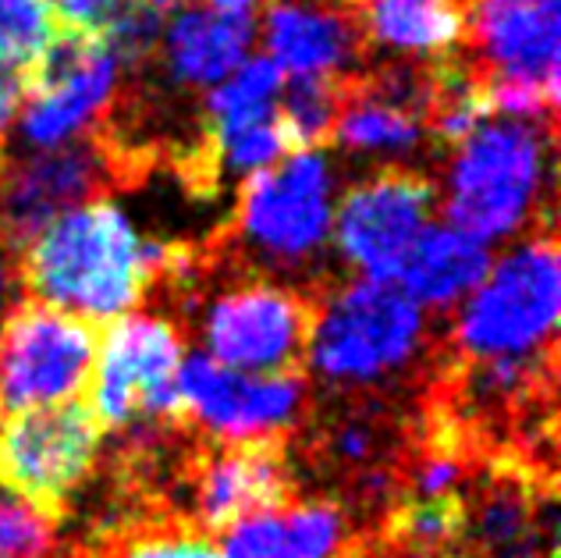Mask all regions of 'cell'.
Masks as SVG:
<instances>
[{
	"label": "cell",
	"instance_id": "cb8c5ba5",
	"mask_svg": "<svg viewBox=\"0 0 561 558\" xmlns=\"http://www.w3.org/2000/svg\"><path fill=\"white\" fill-rule=\"evenodd\" d=\"M210 143L217 150V164L228 174H239V179L263 174L267 168H274L277 160H285L291 153V143L285 136V125H280L277 111L245 117V122H231V125H214Z\"/></svg>",
	"mask_w": 561,
	"mask_h": 558
},
{
	"label": "cell",
	"instance_id": "44dd1931",
	"mask_svg": "<svg viewBox=\"0 0 561 558\" xmlns=\"http://www.w3.org/2000/svg\"><path fill=\"white\" fill-rule=\"evenodd\" d=\"M551 509H540L529 480L497 477L477 494L472 509L462 505V537L491 558H529L543 534H551Z\"/></svg>",
	"mask_w": 561,
	"mask_h": 558
},
{
	"label": "cell",
	"instance_id": "6da1fadb",
	"mask_svg": "<svg viewBox=\"0 0 561 558\" xmlns=\"http://www.w3.org/2000/svg\"><path fill=\"white\" fill-rule=\"evenodd\" d=\"M174 260L164 246L146 242L114 200L93 196L28 239L22 271L36 303L85 324H114Z\"/></svg>",
	"mask_w": 561,
	"mask_h": 558
},
{
	"label": "cell",
	"instance_id": "d590c367",
	"mask_svg": "<svg viewBox=\"0 0 561 558\" xmlns=\"http://www.w3.org/2000/svg\"><path fill=\"white\" fill-rule=\"evenodd\" d=\"M348 558H366V555H348Z\"/></svg>",
	"mask_w": 561,
	"mask_h": 558
},
{
	"label": "cell",
	"instance_id": "ffe728a7",
	"mask_svg": "<svg viewBox=\"0 0 561 558\" xmlns=\"http://www.w3.org/2000/svg\"><path fill=\"white\" fill-rule=\"evenodd\" d=\"M486 267H491V246L445 221L426 228V235L412 249V257L405 260L394 285L423 314L451 310V306H459L483 282Z\"/></svg>",
	"mask_w": 561,
	"mask_h": 558
},
{
	"label": "cell",
	"instance_id": "1f68e13d",
	"mask_svg": "<svg viewBox=\"0 0 561 558\" xmlns=\"http://www.w3.org/2000/svg\"><path fill=\"white\" fill-rule=\"evenodd\" d=\"M331 452H334L337 463L356 466L359 474L363 469H370L374 455H377V423L363 420V417L337 423V431L331 437Z\"/></svg>",
	"mask_w": 561,
	"mask_h": 558
},
{
	"label": "cell",
	"instance_id": "603a6c76",
	"mask_svg": "<svg viewBox=\"0 0 561 558\" xmlns=\"http://www.w3.org/2000/svg\"><path fill=\"white\" fill-rule=\"evenodd\" d=\"M285 93V76L277 71L271 57H245L225 82H217L206 96V122L231 125L245 117L274 114Z\"/></svg>",
	"mask_w": 561,
	"mask_h": 558
},
{
	"label": "cell",
	"instance_id": "83f0119b",
	"mask_svg": "<svg viewBox=\"0 0 561 558\" xmlns=\"http://www.w3.org/2000/svg\"><path fill=\"white\" fill-rule=\"evenodd\" d=\"M54 548V523L47 509L0 488V558H47Z\"/></svg>",
	"mask_w": 561,
	"mask_h": 558
},
{
	"label": "cell",
	"instance_id": "d4e9b609",
	"mask_svg": "<svg viewBox=\"0 0 561 558\" xmlns=\"http://www.w3.org/2000/svg\"><path fill=\"white\" fill-rule=\"evenodd\" d=\"M462 537V502H409L391 516V540L409 558H437Z\"/></svg>",
	"mask_w": 561,
	"mask_h": 558
},
{
	"label": "cell",
	"instance_id": "7402d4cb",
	"mask_svg": "<svg viewBox=\"0 0 561 558\" xmlns=\"http://www.w3.org/2000/svg\"><path fill=\"white\" fill-rule=\"evenodd\" d=\"M363 33L398 57H445L466 36L459 0H366Z\"/></svg>",
	"mask_w": 561,
	"mask_h": 558
},
{
	"label": "cell",
	"instance_id": "9c48e42d",
	"mask_svg": "<svg viewBox=\"0 0 561 558\" xmlns=\"http://www.w3.org/2000/svg\"><path fill=\"white\" fill-rule=\"evenodd\" d=\"M434 185L412 171H377L337 196L331 242L359 282L394 285L434 225Z\"/></svg>",
	"mask_w": 561,
	"mask_h": 558
},
{
	"label": "cell",
	"instance_id": "9a60e30c",
	"mask_svg": "<svg viewBox=\"0 0 561 558\" xmlns=\"http://www.w3.org/2000/svg\"><path fill=\"white\" fill-rule=\"evenodd\" d=\"M103 179V157L90 143L36 150L0 171V231L11 246H28V239L47 228L54 217L93 200Z\"/></svg>",
	"mask_w": 561,
	"mask_h": 558
},
{
	"label": "cell",
	"instance_id": "4dcf8cb0",
	"mask_svg": "<svg viewBox=\"0 0 561 558\" xmlns=\"http://www.w3.org/2000/svg\"><path fill=\"white\" fill-rule=\"evenodd\" d=\"M131 0H47L54 22L68 25L79 36H100Z\"/></svg>",
	"mask_w": 561,
	"mask_h": 558
},
{
	"label": "cell",
	"instance_id": "8d00e7d4",
	"mask_svg": "<svg viewBox=\"0 0 561 558\" xmlns=\"http://www.w3.org/2000/svg\"><path fill=\"white\" fill-rule=\"evenodd\" d=\"M529 558H537V555H529Z\"/></svg>",
	"mask_w": 561,
	"mask_h": 558
},
{
	"label": "cell",
	"instance_id": "484cf974",
	"mask_svg": "<svg viewBox=\"0 0 561 558\" xmlns=\"http://www.w3.org/2000/svg\"><path fill=\"white\" fill-rule=\"evenodd\" d=\"M57 22L47 0H0V65L33 71L54 47Z\"/></svg>",
	"mask_w": 561,
	"mask_h": 558
},
{
	"label": "cell",
	"instance_id": "e575fe53",
	"mask_svg": "<svg viewBox=\"0 0 561 558\" xmlns=\"http://www.w3.org/2000/svg\"><path fill=\"white\" fill-rule=\"evenodd\" d=\"M8 292H11V267H8V260L0 257V306L8 303Z\"/></svg>",
	"mask_w": 561,
	"mask_h": 558
},
{
	"label": "cell",
	"instance_id": "8fae6325",
	"mask_svg": "<svg viewBox=\"0 0 561 558\" xmlns=\"http://www.w3.org/2000/svg\"><path fill=\"white\" fill-rule=\"evenodd\" d=\"M309 317L313 310L306 299L285 285L245 282L225 288L203 310V356L245 374L295 371L306 352Z\"/></svg>",
	"mask_w": 561,
	"mask_h": 558
},
{
	"label": "cell",
	"instance_id": "52a82bcc",
	"mask_svg": "<svg viewBox=\"0 0 561 558\" xmlns=\"http://www.w3.org/2000/svg\"><path fill=\"white\" fill-rule=\"evenodd\" d=\"M93 363V324L43 303L14 306L0 324V413L71 406L90 388Z\"/></svg>",
	"mask_w": 561,
	"mask_h": 558
},
{
	"label": "cell",
	"instance_id": "5bb4252c",
	"mask_svg": "<svg viewBox=\"0 0 561 558\" xmlns=\"http://www.w3.org/2000/svg\"><path fill=\"white\" fill-rule=\"evenodd\" d=\"M260 0H188L160 29L168 79L185 90H214L253 57Z\"/></svg>",
	"mask_w": 561,
	"mask_h": 558
},
{
	"label": "cell",
	"instance_id": "2e32d148",
	"mask_svg": "<svg viewBox=\"0 0 561 558\" xmlns=\"http://www.w3.org/2000/svg\"><path fill=\"white\" fill-rule=\"evenodd\" d=\"M263 47L285 79L334 82L359 54V25L320 0H271L260 19Z\"/></svg>",
	"mask_w": 561,
	"mask_h": 558
},
{
	"label": "cell",
	"instance_id": "30bf717a",
	"mask_svg": "<svg viewBox=\"0 0 561 558\" xmlns=\"http://www.w3.org/2000/svg\"><path fill=\"white\" fill-rule=\"evenodd\" d=\"M179 413L225 445H271L306 413V380L295 371L245 374L192 356L179 371Z\"/></svg>",
	"mask_w": 561,
	"mask_h": 558
},
{
	"label": "cell",
	"instance_id": "e0dca14e",
	"mask_svg": "<svg viewBox=\"0 0 561 558\" xmlns=\"http://www.w3.org/2000/svg\"><path fill=\"white\" fill-rule=\"evenodd\" d=\"M288 466L274 445H225L196 469L192 509L206 531H228L288 498Z\"/></svg>",
	"mask_w": 561,
	"mask_h": 558
},
{
	"label": "cell",
	"instance_id": "277c9868",
	"mask_svg": "<svg viewBox=\"0 0 561 558\" xmlns=\"http://www.w3.org/2000/svg\"><path fill=\"white\" fill-rule=\"evenodd\" d=\"M426 314L398 285L352 282L309 317V371L337 388L380 385L420 356Z\"/></svg>",
	"mask_w": 561,
	"mask_h": 558
},
{
	"label": "cell",
	"instance_id": "d6986e66",
	"mask_svg": "<svg viewBox=\"0 0 561 558\" xmlns=\"http://www.w3.org/2000/svg\"><path fill=\"white\" fill-rule=\"evenodd\" d=\"M348 516L334 502H299L245 516L225 531L220 558H342Z\"/></svg>",
	"mask_w": 561,
	"mask_h": 558
},
{
	"label": "cell",
	"instance_id": "f546056e",
	"mask_svg": "<svg viewBox=\"0 0 561 558\" xmlns=\"http://www.w3.org/2000/svg\"><path fill=\"white\" fill-rule=\"evenodd\" d=\"M462 455L445 448H434V452H423L416 466L409 469V491H412V502H440V498H455L462 483Z\"/></svg>",
	"mask_w": 561,
	"mask_h": 558
},
{
	"label": "cell",
	"instance_id": "ac0fdd59",
	"mask_svg": "<svg viewBox=\"0 0 561 558\" xmlns=\"http://www.w3.org/2000/svg\"><path fill=\"white\" fill-rule=\"evenodd\" d=\"M402 68L356 93H342L331 136L352 157L398 160L416 153L426 136L423 93Z\"/></svg>",
	"mask_w": 561,
	"mask_h": 558
},
{
	"label": "cell",
	"instance_id": "ba28073f",
	"mask_svg": "<svg viewBox=\"0 0 561 558\" xmlns=\"http://www.w3.org/2000/svg\"><path fill=\"white\" fill-rule=\"evenodd\" d=\"M117 82L122 57L100 36L68 33L65 39H54V47L33 68V82L22 93L14 117L28 153L76 146L111 111Z\"/></svg>",
	"mask_w": 561,
	"mask_h": 558
},
{
	"label": "cell",
	"instance_id": "4316f807",
	"mask_svg": "<svg viewBox=\"0 0 561 558\" xmlns=\"http://www.w3.org/2000/svg\"><path fill=\"white\" fill-rule=\"evenodd\" d=\"M337 104H342V93L334 90V82L291 79V86H285L277 117L295 150H317V143L331 136Z\"/></svg>",
	"mask_w": 561,
	"mask_h": 558
},
{
	"label": "cell",
	"instance_id": "5b68a950",
	"mask_svg": "<svg viewBox=\"0 0 561 558\" xmlns=\"http://www.w3.org/2000/svg\"><path fill=\"white\" fill-rule=\"evenodd\" d=\"M337 179L320 150H291L242 185L234 231L271 267H306L331 242Z\"/></svg>",
	"mask_w": 561,
	"mask_h": 558
},
{
	"label": "cell",
	"instance_id": "d6a6232c",
	"mask_svg": "<svg viewBox=\"0 0 561 558\" xmlns=\"http://www.w3.org/2000/svg\"><path fill=\"white\" fill-rule=\"evenodd\" d=\"M22 93H25V86H22L19 71H11V68L0 65V143H4L8 128L14 125V117H19Z\"/></svg>",
	"mask_w": 561,
	"mask_h": 558
},
{
	"label": "cell",
	"instance_id": "f1b7e54d",
	"mask_svg": "<svg viewBox=\"0 0 561 558\" xmlns=\"http://www.w3.org/2000/svg\"><path fill=\"white\" fill-rule=\"evenodd\" d=\"M111 558H220L210 537L188 526H157L125 540Z\"/></svg>",
	"mask_w": 561,
	"mask_h": 558
},
{
	"label": "cell",
	"instance_id": "8992f818",
	"mask_svg": "<svg viewBox=\"0 0 561 558\" xmlns=\"http://www.w3.org/2000/svg\"><path fill=\"white\" fill-rule=\"evenodd\" d=\"M185 345L160 314H125L96 342L90 377L93 420L100 428L142 434V428L179 413V371Z\"/></svg>",
	"mask_w": 561,
	"mask_h": 558
},
{
	"label": "cell",
	"instance_id": "4fadbf2b",
	"mask_svg": "<svg viewBox=\"0 0 561 558\" xmlns=\"http://www.w3.org/2000/svg\"><path fill=\"white\" fill-rule=\"evenodd\" d=\"M466 25L486 82L526 86L558 104L561 0H472Z\"/></svg>",
	"mask_w": 561,
	"mask_h": 558
},
{
	"label": "cell",
	"instance_id": "836d02e7",
	"mask_svg": "<svg viewBox=\"0 0 561 558\" xmlns=\"http://www.w3.org/2000/svg\"><path fill=\"white\" fill-rule=\"evenodd\" d=\"M142 4L150 8V11L157 14V19H164V22H168L174 11H182V8L188 4V0H142Z\"/></svg>",
	"mask_w": 561,
	"mask_h": 558
},
{
	"label": "cell",
	"instance_id": "3957f363",
	"mask_svg": "<svg viewBox=\"0 0 561 558\" xmlns=\"http://www.w3.org/2000/svg\"><path fill=\"white\" fill-rule=\"evenodd\" d=\"M455 310L451 342L469 363L548 360L561 317L554 239L537 235L505 249Z\"/></svg>",
	"mask_w": 561,
	"mask_h": 558
},
{
	"label": "cell",
	"instance_id": "7c38bea8",
	"mask_svg": "<svg viewBox=\"0 0 561 558\" xmlns=\"http://www.w3.org/2000/svg\"><path fill=\"white\" fill-rule=\"evenodd\" d=\"M100 423L82 406H54L8 417L0 428V483L50 509L93 474Z\"/></svg>",
	"mask_w": 561,
	"mask_h": 558
},
{
	"label": "cell",
	"instance_id": "7a4b0ae2",
	"mask_svg": "<svg viewBox=\"0 0 561 558\" xmlns=\"http://www.w3.org/2000/svg\"><path fill=\"white\" fill-rule=\"evenodd\" d=\"M551 182L548 122L486 117L451 146L440 207L448 225L480 242L515 239L537 217Z\"/></svg>",
	"mask_w": 561,
	"mask_h": 558
}]
</instances>
